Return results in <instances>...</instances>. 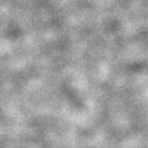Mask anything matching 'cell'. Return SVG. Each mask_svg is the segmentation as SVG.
<instances>
[]
</instances>
